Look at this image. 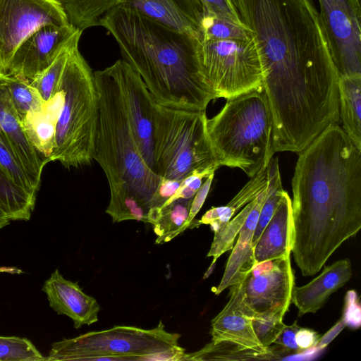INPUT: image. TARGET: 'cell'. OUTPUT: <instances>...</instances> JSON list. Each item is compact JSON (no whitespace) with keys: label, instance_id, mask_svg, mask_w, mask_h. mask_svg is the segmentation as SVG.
Masks as SVG:
<instances>
[{"label":"cell","instance_id":"cell-24","mask_svg":"<svg viewBox=\"0 0 361 361\" xmlns=\"http://www.w3.org/2000/svg\"><path fill=\"white\" fill-rule=\"evenodd\" d=\"M277 348L261 351L228 341H212L198 351L185 354L183 360H279Z\"/></svg>","mask_w":361,"mask_h":361},{"label":"cell","instance_id":"cell-25","mask_svg":"<svg viewBox=\"0 0 361 361\" xmlns=\"http://www.w3.org/2000/svg\"><path fill=\"white\" fill-rule=\"evenodd\" d=\"M62 7L68 20L82 32L87 28L99 26V20L120 0H55Z\"/></svg>","mask_w":361,"mask_h":361},{"label":"cell","instance_id":"cell-21","mask_svg":"<svg viewBox=\"0 0 361 361\" xmlns=\"http://www.w3.org/2000/svg\"><path fill=\"white\" fill-rule=\"evenodd\" d=\"M61 101L59 87L58 92L46 104L44 111L28 114L21 121L29 141L47 163L51 161L55 145L56 125Z\"/></svg>","mask_w":361,"mask_h":361},{"label":"cell","instance_id":"cell-10","mask_svg":"<svg viewBox=\"0 0 361 361\" xmlns=\"http://www.w3.org/2000/svg\"><path fill=\"white\" fill-rule=\"evenodd\" d=\"M318 1L320 18L339 77L361 74V2Z\"/></svg>","mask_w":361,"mask_h":361},{"label":"cell","instance_id":"cell-6","mask_svg":"<svg viewBox=\"0 0 361 361\" xmlns=\"http://www.w3.org/2000/svg\"><path fill=\"white\" fill-rule=\"evenodd\" d=\"M71 47L59 83L62 101L51 161L64 167L88 165L93 159L98 118L94 72L78 49Z\"/></svg>","mask_w":361,"mask_h":361},{"label":"cell","instance_id":"cell-9","mask_svg":"<svg viewBox=\"0 0 361 361\" xmlns=\"http://www.w3.org/2000/svg\"><path fill=\"white\" fill-rule=\"evenodd\" d=\"M200 61L216 99H228L262 89V66L253 37L200 41Z\"/></svg>","mask_w":361,"mask_h":361},{"label":"cell","instance_id":"cell-7","mask_svg":"<svg viewBox=\"0 0 361 361\" xmlns=\"http://www.w3.org/2000/svg\"><path fill=\"white\" fill-rule=\"evenodd\" d=\"M180 337L166 331L161 321L150 329L114 326L54 343L46 360L183 361Z\"/></svg>","mask_w":361,"mask_h":361},{"label":"cell","instance_id":"cell-30","mask_svg":"<svg viewBox=\"0 0 361 361\" xmlns=\"http://www.w3.org/2000/svg\"><path fill=\"white\" fill-rule=\"evenodd\" d=\"M46 357L27 338L0 336V361H44Z\"/></svg>","mask_w":361,"mask_h":361},{"label":"cell","instance_id":"cell-13","mask_svg":"<svg viewBox=\"0 0 361 361\" xmlns=\"http://www.w3.org/2000/svg\"><path fill=\"white\" fill-rule=\"evenodd\" d=\"M112 66L141 155L155 173L153 136L156 102L140 75L125 60L119 59Z\"/></svg>","mask_w":361,"mask_h":361},{"label":"cell","instance_id":"cell-29","mask_svg":"<svg viewBox=\"0 0 361 361\" xmlns=\"http://www.w3.org/2000/svg\"><path fill=\"white\" fill-rule=\"evenodd\" d=\"M254 200L244 206L235 217L227 223L220 225L214 231V239L207 255V257H213L211 264H215L216 259L222 254L233 248L234 240L254 204Z\"/></svg>","mask_w":361,"mask_h":361},{"label":"cell","instance_id":"cell-34","mask_svg":"<svg viewBox=\"0 0 361 361\" xmlns=\"http://www.w3.org/2000/svg\"><path fill=\"white\" fill-rule=\"evenodd\" d=\"M204 9L240 26L243 23L233 0H201Z\"/></svg>","mask_w":361,"mask_h":361},{"label":"cell","instance_id":"cell-17","mask_svg":"<svg viewBox=\"0 0 361 361\" xmlns=\"http://www.w3.org/2000/svg\"><path fill=\"white\" fill-rule=\"evenodd\" d=\"M4 77L0 78V130L30 181L39 190L42 171L47 162L29 141L4 84Z\"/></svg>","mask_w":361,"mask_h":361},{"label":"cell","instance_id":"cell-35","mask_svg":"<svg viewBox=\"0 0 361 361\" xmlns=\"http://www.w3.org/2000/svg\"><path fill=\"white\" fill-rule=\"evenodd\" d=\"M346 326L358 329L361 324V308L355 290L347 291L343 314L341 317Z\"/></svg>","mask_w":361,"mask_h":361},{"label":"cell","instance_id":"cell-4","mask_svg":"<svg viewBox=\"0 0 361 361\" xmlns=\"http://www.w3.org/2000/svg\"><path fill=\"white\" fill-rule=\"evenodd\" d=\"M94 76L98 118L93 159L102 167L110 189L106 213L113 223H148L151 200L161 177L141 155L112 65L94 71Z\"/></svg>","mask_w":361,"mask_h":361},{"label":"cell","instance_id":"cell-18","mask_svg":"<svg viewBox=\"0 0 361 361\" xmlns=\"http://www.w3.org/2000/svg\"><path fill=\"white\" fill-rule=\"evenodd\" d=\"M228 288V302L211 322L212 341H228L247 348L269 351L271 347L262 345L253 330L252 318L244 311L240 283Z\"/></svg>","mask_w":361,"mask_h":361},{"label":"cell","instance_id":"cell-5","mask_svg":"<svg viewBox=\"0 0 361 361\" xmlns=\"http://www.w3.org/2000/svg\"><path fill=\"white\" fill-rule=\"evenodd\" d=\"M207 129L219 166L238 168L249 178L267 168L274 154L272 116L263 89L227 99L207 118Z\"/></svg>","mask_w":361,"mask_h":361},{"label":"cell","instance_id":"cell-32","mask_svg":"<svg viewBox=\"0 0 361 361\" xmlns=\"http://www.w3.org/2000/svg\"><path fill=\"white\" fill-rule=\"evenodd\" d=\"M268 182L267 167L252 178H250L248 183L226 205L229 214L233 216L239 209L255 199L267 187Z\"/></svg>","mask_w":361,"mask_h":361},{"label":"cell","instance_id":"cell-11","mask_svg":"<svg viewBox=\"0 0 361 361\" xmlns=\"http://www.w3.org/2000/svg\"><path fill=\"white\" fill-rule=\"evenodd\" d=\"M240 286L242 305L250 317L266 313L284 316L295 286L290 255L255 264Z\"/></svg>","mask_w":361,"mask_h":361},{"label":"cell","instance_id":"cell-16","mask_svg":"<svg viewBox=\"0 0 361 361\" xmlns=\"http://www.w3.org/2000/svg\"><path fill=\"white\" fill-rule=\"evenodd\" d=\"M49 306L58 314L70 317L75 329L98 321L100 306L97 300L85 293L78 282L66 279L56 269L45 281L42 289Z\"/></svg>","mask_w":361,"mask_h":361},{"label":"cell","instance_id":"cell-3","mask_svg":"<svg viewBox=\"0 0 361 361\" xmlns=\"http://www.w3.org/2000/svg\"><path fill=\"white\" fill-rule=\"evenodd\" d=\"M117 42L123 59L164 106L205 111L216 99L203 76L200 41L118 4L99 20Z\"/></svg>","mask_w":361,"mask_h":361},{"label":"cell","instance_id":"cell-1","mask_svg":"<svg viewBox=\"0 0 361 361\" xmlns=\"http://www.w3.org/2000/svg\"><path fill=\"white\" fill-rule=\"evenodd\" d=\"M259 49L273 129L303 135L339 116V75L313 0H233Z\"/></svg>","mask_w":361,"mask_h":361},{"label":"cell","instance_id":"cell-22","mask_svg":"<svg viewBox=\"0 0 361 361\" xmlns=\"http://www.w3.org/2000/svg\"><path fill=\"white\" fill-rule=\"evenodd\" d=\"M338 97L342 128L361 150V74L340 76Z\"/></svg>","mask_w":361,"mask_h":361},{"label":"cell","instance_id":"cell-14","mask_svg":"<svg viewBox=\"0 0 361 361\" xmlns=\"http://www.w3.org/2000/svg\"><path fill=\"white\" fill-rule=\"evenodd\" d=\"M78 31L70 23L41 26L18 47L6 75H19L32 80L54 62Z\"/></svg>","mask_w":361,"mask_h":361},{"label":"cell","instance_id":"cell-27","mask_svg":"<svg viewBox=\"0 0 361 361\" xmlns=\"http://www.w3.org/2000/svg\"><path fill=\"white\" fill-rule=\"evenodd\" d=\"M4 81L20 121L28 114L45 109L46 104L28 79L6 75Z\"/></svg>","mask_w":361,"mask_h":361},{"label":"cell","instance_id":"cell-15","mask_svg":"<svg viewBox=\"0 0 361 361\" xmlns=\"http://www.w3.org/2000/svg\"><path fill=\"white\" fill-rule=\"evenodd\" d=\"M118 4L200 41L201 25L207 13L201 0H120Z\"/></svg>","mask_w":361,"mask_h":361},{"label":"cell","instance_id":"cell-19","mask_svg":"<svg viewBox=\"0 0 361 361\" xmlns=\"http://www.w3.org/2000/svg\"><path fill=\"white\" fill-rule=\"evenodd\" d=\"M353 271L348 259H341L326 267L322 272L307 284L295 287L291 302L298 310V315L315 313L329 297L343 286L351 278Z\"/></svg>","mask_w":361,"mask_h":361},{"label":"cell","instance_id":"cell-23","mask_svg":"<svg viewBox=\"0 0 361 361\" xmlns=\"http://www.w3.org/2000/svg\"><path fill=\"white\" fill-rule=\"evenodd\" d=\"M192 198H178L161 208H151L148 223L151 224L157 235L156 244L169 242L190 228V208Z\"/></svg>","mask_w":361,"mask_h":361},{"label":"cell","instance_id":"cell-2","mask_svg":"<svg viewBox=\"0 0 361 361\" xmlns=\"http://www.w3.org/2000/svg\"><path fill=\"white\" fill-rule=\"evenodd\" d=\"M292 190L291 252L302 276H312L361 228V150L340 125L299 152Z\"/></svg>","mask_w":361,"mask_h":361},{"label":"cell","instance_id":"cell-33","mask_svg":"<svg viewBox=\"0 0 361 361\" xmlns=\"http://www.w3.org/2000/svg\"><path fill=\"white\" fill-rule=\"evenodd\" d=\"M218 168L212 166L205 170L193 171L181 181L176 192L163 206L178 198H193L202 184V179L214 173Z\"/></svg>","mask_w":361,"mask_h":361},{"label":"cell","instance_id":"cell-41","mask_svg":"<svg viewBox=\"0 0 361 361\" xmlns=\"http://www.w3.org/2000/svg\"><path fill=\"white\" fill-rule=\"evenodd\" d=\"M10 219L4 214V212L0 209V229L6 226L10 223Z\"/></svg>","mask_w":361,"mask_h":361},{"label":"cell","instance_id":"cell-28","mask_svg":"<svg viewBox=\"0 0 361 361\" xmlns=\"http://www.w3.org/2000/svg\"><path fill=\"white\" fill-rule=\"evenodd\" d=\"M82 32L78 30L63 47L54 62L39 75L30 81L45 104L58 92L63 71L73 45L79 42Z\"/></svg>","mask_w":361,"mask_h":361},{"label":"cell","instance_id":"cell-42","mask_svg":"<svg viewBox=\"0 0 361 361\" xmlns=\"http://www.w3.org/2000/svg\"><path fill=\"white\" fill-rule=\"evenodd\" d=\"M5 75H2V74H1V73H0V78H4Z\"/></svg>","mask_w":361,"mask_h":361},{"label":"cell","instance_id":"cell-37","mask_svg":"<svg viewBox=\"0 0 361 361\" xmlns=\"http://www.w3.org/2000/svg\"><path fill=\"white\" fill-rule=\"evenodd\" d=\"M214 176V173H212L206 178V180L204 181V183H202L200 188L192 200L189 214L190 228L198 226L197 222L195 221V217L200 212V209L204 203V201L210 190Z\"/></svg>","mask_w":361,"mask_h":361},{"label":"cell","instance_id":"cell-26","mask_svg":"<svg viewBox=\"0 0 361 361\" xmlns=\"http://www.w3.org/2000/svg\"><path fill=\"white\" fill-rule=\"evenodd\" d=\"M36 197L16 185L0 164V209L10 220L30 219Z\"/></svg>","mask_w":361,"mask_h":361},{"label":"cell","instance_id":"cell-40","mask_svg":"<svg viewBox=\"0 0 361 361\" xmlns=\"http://www.w3.org/2000/svg\"><path fill=\"white\" fill-rule=\"evenodd\" d=\"M346 326L345 322L341 318L333 327H331L321 338L319 339L315 347L319 350L326 348Z\"/></svg>","mask_w":361,"mask_h":361},{"label":"cell","instance_id":"cell-38","mask_svg":"<svg viewBox=\"0 0 361 361\" xmlns=\"http://www.w3.org/2000/svg\"><path fill=\"white\" fill-rule=\"evenodd\" d=\"M299 328L296 322L291 325H285L274 343L281 346L288 353H301L302 351L295 341V335Z\"/></svg>","mask_w":361,"mask_h":361},{"label":"cell","instance_id":"cell-39","mask_svg":"<svg viewBox=\"0 0 361 361\" xmlns=\"http://www.w3.org/2000/svg\"><path fill=\"white\" fill-rule=\"evenodd\" d=\"M319 335L312 329L300 327L295 335V341L302 353L314 347Z\"/></svg>","mask_w":361,"mask_h":361},{"label":"cell","instance_id":"cell-43","mask_svg":"<svg viewBox=\"0 0 361 361\" xmlns=\"http://www.w3.org/2000/svg\"><path fill=\"white\" fill-rule=\"evenodd\" d=\"M358 1L361 2V0H358Z\"/></svg>","mask_w":361,"mask_h":361},{"label":"cell","instance_id":"cell-36","mask_svg":"<svg viewBox=\"0 0 361 361\" xmlns=\"http://www.w3.org/2000/svg\"><path fill=\"white\" fill-rule=\"evenodd\" d=\"M181 181L161 178L151 200V208H161L177 191Z\"/></svg>","mask_w":361,"mask_h":361},{"label":"cell","instance_id":"cell-20","mask_svg":"<svg viewBox=\"0 0 361 361\" xmlns=\"http://www.w3.org/2000/svg\"><path fill=\"white\" fill-rule=\"evenodd\" d=\"M291 237V200L284 190L274 214L253 247L254 264L290 255Z\"/></svg>","mask_w":361,"mask_h":361},{"label":"cell","instance_id":"cell-31","mask_svg":"<svg viewBox=\"0 0 361 361\" xmlns=\"http://www.w3.org/2000/svg\"><path fill=\"white\" fill-rule=\"evenodd\" d=\"M283 316L278 313H266L252 318L253 330L262 345L269 347L274 343L283 327Z\"/></svg>","mask_w":361,"mask_h":361},{"label":"cell","instance_id":"cell-12","mask_svg":"<svg viewBox=\"0 0 361 361\" xmlns=\"http://www.w3.org/2000/svg\"><path fill=\"white\" fill-rule=\"evenodd\" d=\"M69 23L55 0H0V73L6 75L20 44L47 24Z\"/></svg>","mask_w":361,"mask_h":361},{"label":"cell","instance_id":"cell-8","mask_svg":"<svg viewBox=\"0 0 361 361\" xmlns=\"http://www.w3.org/2000/svg\"><path fill=\"white\" fill-rule=\"evenodd\" d=\"M207 120L205 111L176 109L155 103L154 159L159 176L182 181L195 171L220 167L208 135Z\"/></svg>","mask_w":361,"mask_h":361}]
</instances>
